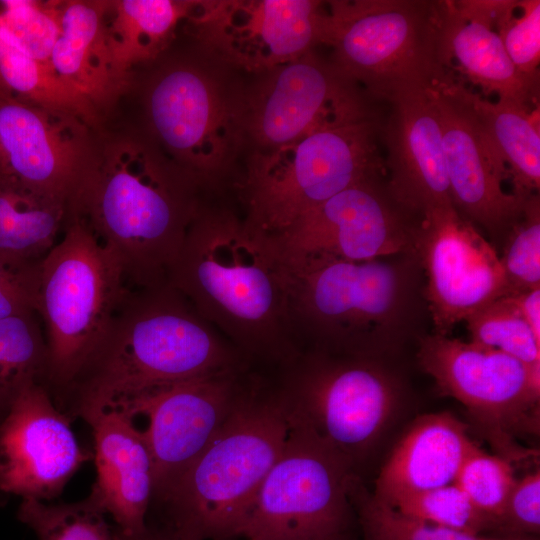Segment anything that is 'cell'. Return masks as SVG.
Returning <instances> with one entry per match:
<instances>
[{"label": "cell", "mask_w": 540, "mask_h": 540, "mask_svg": "<svg viewBox=\"0 0 540 540\" xmlns=\"http://www.w3.org/2000/svg\"><path fill=\"white\" fill-rule=\"evenodd\" d=\"M206 190L144 132L93 131L68 219L86 221L119 261L128 286L167 282Z\"/></svg>", "instance_id": "1"}, {"label": "cell", "mask_w": 540, "mask_h": 540, "mask_svg": "<svg viewBox=\"0 0 540 540\" xmlns=\"http://www.w3.org/2000/svg\"><path fill=\"white\" fill-rule=\"evenodd\" d=\"M167 282L245 358L283 366L302 351L290 319L280 251L271 237L230 208L205 201Z\"/></svg>", "instance_id": "2"}, {"label": "cell", "mask_w": 540, "mask_h": 540, "mask_svg": "<svg viewBox=\"0 0 540 540\" xmlns=\"http://www.w3.org/2000/svg\"><path fill=\"white\" fill-rule=\"evenodd\" d=\"M246 358L168 282L131 289L98 349L58 399L70 419L154 389L244 368Z\"/></svg>", "instance_id": "3"}, {"label": "cell", "mask_w": 540, "mask_h": 540, "mask_svg": "<svg viewBox=\"0 0 540 540\" xmlns=\"http://www.w3.org/2000/svg\"><path fill=\"white\" fill-rule=\"evenodd\" d=\"M282 257L291 323L308 349L382 359L414 333L426 306L414 252L368 261Z\"/></svg>", "instance_id": "4"}, {"label": "cell", "mask_w": 540, "mask_h": 540, "mask_svg": "<svg viewBox=\"0 0 540 540\" xmlns=\"http://www.w3.org/2000/svg\"><path fill=\"white\" fill-rule=\"evenodd\" d=\"M290 426L278 388L247 384L215 438L159 499L172 531L186 540L239 536L262 482L285 448Z\"/></svg>", "instance_id": "5"}, {"label": "cell", "mask_w": 540, "mask_h": 540, "mask_svg": "<svg viewBox=\"0 0 540 540\" xmlns=\"http://www.w3.org/2000/svg\"><path fill=\"white\" fill-rule=\"evenodd\" d=\"M144 81L145 129L155 144L206 190L228 176L246 149V84L200 46L162 55Z\"/></svg>", "instance_id": "6"}, {"label": "cell", "mask_w": 540, "mask_h": 540, "mask_svg": "<svg viewBox=\"0 0 540 540\" xmlns=\"http://www.w3.org/2000/svg\"><path fill=\"white\" fill-rule=\"evenodd\" d=\"M380 112L319 128L271 151H250L239 185L246 221L275 237L365 179L385 178Z\"/></svg>", "instance_id": "7"}, {"label": "cell", "mask_w": 540, "mask_h": 540, "mask_svg": "<svg viewBox=\"0 0 540 540\" xmlns=\"http://www.w3.org/2000/svg\"><path fill=\"white\" fill-rule=\"evenodd\" d=\"M322 44L330 61L374 101L449 77L440 1H326Z\"/></svg>", "instance_id": "8"}, {"label": "cell", "mask_w": 540, "mask_h": 540, "mask_svg": "<svg viewBox=\"0 0 540 540\" xmlns=\"http://www.w3.org/2000/svg\"><path fill=\"white\" fill-rule=\"evenodd\" d=\"M130 290L112 251L85 220L70 217L41 261L37 315L48 350L45 385L54 400L92 358Z\"/></svg>", "instance_id": "9"}, {"label": "cell", "mask_w": 540, "mask_h": 540, "mask_svg": "<svg viewBox=\"0 0 540 540\" xmlns=\"http://www.w3.org/2000/svg\"><path fill=\"white\" fill-rule=\"evenodd\" d=\"M278 389L289 416L352 466L376 444L402 397L382 359L307 349L283 365Z\"/></svg>", "instance_id": "10"}, {"label": "cell", "mask_w": 540, "mask_h": 540, "mask_svg": "<svg viewBox=\"0 0 540 540\" xmlns=\"http://www.w3.org/2000/svg\"><path fill=\"white\" fill-rule=\"evenodd\" d=\"M290 417V416H289ZM285 448L242 525L245 540H338L347 522L353 466L290 418Z\"/></svg>", "instance_id": "11"}, {"label": "cell", "mask_w": 540, "mask_h": 540, "mask_svg": "<svg viewBox=\"0 0 540 540\" xmlns=\"http://www.w3.org/2000/svg\"><path fill=\"white\" fill-rule=\"evenodd\" d=\"M255 76L245 92L250 151H271L319 128L379 112L378 102L314 50Z\"/></svg>", "instance_id": "12"}, {"label": "cell", "mask_w": 540, "mask_h": 540, "mask_svg": "<svg viewBox=\"0 0 540 540\" xmlns=\"http://www.w3.org/2000/svg\"><path fill=\"white\" fill-rule=\"evenodd\" d=\"M324 1H199L189 18L197 45L236 71L259 75L322 44Z\"/></svg>", "instance_id": "13"}, {"label": "cell", "mask_w": 540, "mask_h": 540, "mask_svg": "<svg viewBox=\"0 0 540 540\" xmlns=\"http://www.w3.org/2000/svg\"><path fill=\"white\" fill-rule=\"evenodd\" d=\"M413 252L434 333L450 335L459 322L508 295L500 255L454 208H435L417 218Z\"/></svg>", "instance_id": "14"}, {"label": "cell", "mask_w": 540, "mask_h": 540, "mask_svg": "<svg viewBox=\"0 0 540 540\" xmlns=\"http://www.w3.org/2000/svg\"><path fill=\"white\" fill-rule=\"evenodd\" d=\"M244 368L224 370L145 393L120 409L149 418L143 431L160 499L218 434L247 384Z\"/></svg>", "instance_id": "15"}, {"label": "cell", "mask_w": 540, "mask_h": 540, "mask_svg": "<svg viewBox=\"0 0 540 540\" xmlns=\"http://www.w3.org/2000/svg\"><path fill=\"white\" fill-rule=\"evenodd\" d=\"M416 220L378 176L337 193L271 238L287 257L324 254L368 261L413 252Z\"/></svg>", "instance_id": "16"}, {"label": "cell", "mask_w": 540, "mask_h": 540, "mask_svg": "<svg viewBox=\"0 0 540 540\" xmlns=\"http://www.w3.org/2000/svg\"><path fill=\"white\" fill-rule=\"evenodd\" d=\"M70 423L43 383L21 391L0 421V503L11 495L44 502L61 494L93 457Z\"/></svg>", "instance_id": "17"}, {"label": "cell", "mask_w": 540, "mask_h": 540, "mask_svg": "<svg viewBox=\"0 0 540 540\" xmlns=\"http://www.w3.org/2000/svg\"><path fill=\"white\" fill-rule=\"evenodd\" d=\"M417 358L442 394L493 427L512 426L539 402L540 365L496 349L433 333L420 337Z\"/></svg>", "instance_id": "18"}, {"label": "cell", "mask_w": 540, "mask_h": 540, "mask_svg": "<svg viewBox=\"0 0 540 540\" xmlns=\"http://www.w3.org/2000/svg\"><path fill=\"white\" fill-rule=\"evenodd\" d=\"M462 84L448 77L430 88L442 133L453 205L475 227L491 235L509 232L520 219L527 198L507 193L508 171L484 134L462 94Z\"/></svg>", "instance_id": "19"}, {"label": "cell", "mask_w": 540, "mask_h": 540, "mask_svg": "<svg viewBox=\"0 0 540 540\" xmlns=\"http://www.w3.org/2000/svg\"><path fill=\"white\" fill-rule=\"evenodd\" d=\"M94 130L78 117L15 96L0 82V144L9 175L22 186L68 208Z\"/></svg>", "instance_id": "20"}, {"label": "cell", "mask_w": 540, "mask_h": 540, "mask_svg": "<svg viewBox=\"0 0 540 540\" xmlns=\"http://www.w3.org/2000/svg\"><path fill=\"white\" fill-rule=\"evenodd\" d=\"M383 103L387 110L381 141L385 185L391 198L415 217L454 206L430 88L404 90Z\"/></svg>", "instance_id": "21"}, {"label": "cell", "mask_w": 540, "mask_h": 540, "mask_svg": "<svg viewBox=\"0 0 540 540\" xmlns=\"http://www.w3.org/2000/svg\"><path fill=\"white\" fill-rule=\"evenodd\" d=\"M132 416L115 409L96 412L84 420L94 437L96 480L87 497L120 531H144L153 499V463L142 430Z\"/></svg>", "instance_id": "22"}, {"label": "cell", "mask_w": 540, "mask_h": 540, "mask_svg": "<svg viewBox=\"0 0 540 540\" xmlns=\"http://www.w3.org/2000/svg\"><path fill=\"white\" fill-rule=\"evenodd\" d=\"M477 448L466 425L452 414L423 415L395 445L377 477L373 497L389 503L400 496L452 484Z\"/></svg>", "instance_id": "23"}, {"label": "cell", "mask_w": 540, "mask_h": 540, "mask_svg": "<svg viewBox=\"0 0 540 540\" xmlns=\"http://www.w3.org/2000/svg\"><path fill=\"white\" fill-rule=\"evenodd\" d=\"M108 6L109 1H60V34L50 56L53 71L101 114L132 84L111 50Z\"/></svg>", "instance_id": "24"}, {"label": "cell", "mask_w": 540, "mask_h": 540, "mask_svg": "<svg viewBox=\"0 0 540 540\" xmlns=\"http://www.w3.org/2000/svg\"><path fill=\"white\" fill-rule=\"evenodd\" d=\"M441 4V40L447 68L455 60L460 70L485 93L530 106L539 88L515 69L496 31L462 18L451 0Z\"/></svg>", "instance_id": "25"}, {"label": "cell", "mask_w": 540, "mask_h": 540, "mask_svg": "<svg viewBox=\"0 0 540 540\" xmlns=\"http://www.w3.org/2000/svg\"><path fill=\"white\" fill-rule=\"evenodd\" d=\"M462 94L473 111L513 184V194L528 198L540 187L539 109L498 99L482 98L462 85Z\"/></svg>", "instance_id": "26"}, {"label": "cell", "mask_w": 540, "mask_h": 540, "mask_svg": "<svg viewBox=\"0 0 540 540\" xmlns=\"http://www.w3.org/2000/svg\"><path fill=\"white\" fill-rule=\"evenodd\" d=\"M198 1H109L107 32L115 62L122 74L153 63L165 54L176 28L193 15Z\"/></svg>", "instance_id": "27"}, {"label": "cell", "mask_w": 540, "mask_h": 540, "mask_svg": "<svg viewBox=\"0 0 540 540\" xmlns=\"http://www.w3.org/2000/svg\"><path fill=\"white\" fill-rule=\"evenodd\" d=\"M68 222L67 205L34 192L11 176L0 179V252L43 258Z\"/></svg>", "instance_id": "28"}, {"label": "cell", "mask_w": 540, "mask_h": 540, "mask_svg": "<svg viewBox=\"0 0 540 540\" xmlns=\"http://www.w3.org/2000/svg\"><path fill=\"white\" fill-rule=\"evenodd\" d=\"M0 82L15 96L40 107L80 118L93 129L102 114L67 85L50 64L25 52L0 24Z\"/></svg>", "instance_id": "29"}, {"label": "cell", "mask_w": 540, "mask_h": 540, "mask_svg": "<svg viewBox=\"0 0 540 540\" xmlns=\"http://www.w3.org/2000/svg\"><path fill=\"white\" fill-rule=\"evenodd\" d=\"M36 313L0 319V412L31 383L45 385L48 350ZM46 386V385H45Z\"/></svg>", "instance_id": "30"}, {"label": "cell", "mask_w": 540, "mask_h": 540, "mask_svg": "<svg viewBox=\"0 0 540 540\" xmlns=\"http://www.w3.org/2000/svg\"><path fill=\"white\" fill-rule=\"evenodd\" d=\"M17 517L38 540H113L104 513L88 498L57 505L22 499Z\"/></svg>", "instance_id": "31"}, {"label": "cell", "mask_w": 540, "mask_h": 540, "mask_svg": "<svg viewBox=\"0 0 540 540\" xmlns=\"http://www.w3.org/2000/svg\"><path fill=\"white\" fill-rule=\"evenodd\" d=\"M470 341L501 351L528 366L540 365V339L507 297L465 319Z\"/></svg>", "instance_id": "32"}, {"label": "cell", "mask_w": 540, "mask_h": 540, "mask_svg": "<svg viewBox=\"0 0 540 540\" xmlns=\"http://www.w3.org/2000/svg\"><path fill=\"white\" fill-rule=\"evenodd\" d=\"M386 504L405 515L468 533L495 528L455 483L400 496Z\"/></svg>", "instance_id": "33"}, {"label": "cell", "mask_w": 540, "mask_h": 540, "mask_svg": "<svg viewBox=\"0 0 540 540\" xmlns=\"http://www.w3.org/2000/svg\"><path fill=\"white\" fill-rule=\"evenodd\" d=\"M500 257L508 295L540 287V199L529 196Z\"/></svg>", "instance_id": "34"}, {"label": "cell", "mask_w": 540, "mask_h": 540, "mask_svg": "<svg viewBox=\"0 0 540 540\" xmlns=\"http://www.w3.org/2000/svg\"><path fill=\"white\" fill-rule=\"evenodd\" d=\"M0 24L34 59L50 64L60 34V1H0Z\"/></svg>", "instance_id": "35"}, {"label": "cell", "mask_w": 540, "mask_h": 540, "mask_svg": "<svg viewBox=\"0 0 540 540\" xmlns=\"http://www.w3.org/2000/svg\"><path fill=\"white\" fill-rule=\"evenodd\" d=\"M515 482L509 461L477 448L464 461L454 483L497 528Z\"/></svg>", "instance_id": "36"}, {"label": "cell", "mask_w": 540, "mask_h": 540, "mask_svg": "<svg viewBox=\"0 0 540 540\" xmlns=\"http://www.w3.org/2000/svg\"><path fill=\"white\" fill-rule=\"evenodd\" d=\"M362 520L371 540H524L486 537L433 524L405 515L374 497L364 502Z\"/></svg>", "instance_id": "37"}, {"label": "cell", "mask_w": 540, "mask_h": 540, "mask_svg": "<svg viewBox=\"0 0 540 540\" xmlns=\"http://www.w3.org/2000/svg\"><path fill=\"white\" fill-rule=\"evenodd\" d=\"M495 31L518 73L539 88L540 1L518 0Z\"/></svg>", "instance_id": "38"}, {"label": "cell", "mask_w": 540, "mask_h": 540, "mask_svg": "<svg viewBox=\"0 0 540 540\" xmlns=\"http://www.w3.org/2000/svg\"><path fill=\"white\" fill-rule=\"evenodd\" d=\"M42 259L0 252V319L37 314Z\"/></svg>", "instance_id": "39"}, {"label": "cell", "mask_w": 540, "mask_h": 540, "mask_svg": "<svg viewBox=\"0 0 540 540\" xmlns=\"http://www.w3.org/2000/svg\"><path fill=\"white\" fill-rule=\"evenodd\" d=\"M497 528L518 534L540 530V472L517 480L507 498Z\"/></svg>", "instance_id": "40"}, {"label": "cell", "mask_w": 540, "mask_h": 540, "mask_svg": "<svg viewBox=\"0 0 540 540\" xmlns=\"http://www.w3.org/2000/svg\"><path fill=\"white\" fill-rule=\"evenodd\" d=\"M540 339V287L505 296Z\"/></svg>", "instance_id": "41"}, {"label": "cell", "mask_w": 540, "mask_h": 540, "mask_svg": "<svg viewBox=\"0 0 540 540\" xmlns=\"http://www.w3.org/2000/svg\"><path fill=\"white\" fill-rule=\"evenodd\" d=\"M113 540H186L172 530L169 532H156L150 530L148 527L140 532L135 534H127L119 529L113 531Z\"/></svg>", "instance_id": "42"}, {"label": "cell", "mask_w": 540, "mask_h": 540, "mask_svg": "<svg viewBox=\"0 0 540 540\" xmlns=\"http://www.w3.org/2000/svg\"><path fill=\"white\" fill-rule=\"evenodd\" d=\"M8 176L10 175L7 169L5 156H4L1 144H0V179L8 177Z\"/></svg>", "instance_id": "43"}, {"label": "cell", "mask_w": 540, "mask_h": 540, "mask_svg": "<svg viewBox=\"0 0 540 540\" xmlns=\"http://www.w3.org/2000/svg\"><path fill=\"white\" fill-rule=\"evenodd\" d=\"M5 413H6V412H5ZM5 413L0 412V421L2 420L3 416L5 415Z\"/></svg>", "instance_id": "44"}, {"label": "cell", "mask_w": 540, "mask_h": 540, "mask_svg": "<svg viewBox=\"0 0 540 540\" xmlns=\"http://www.w3.org/2000/svg\"><path fill=\"white\" fill-rule=\"evenodd\" d=\"M524 540H526V539H524Z\"/></svg>", "instance_id": "45"}]
</instances>
